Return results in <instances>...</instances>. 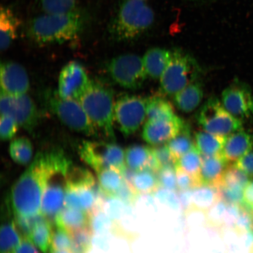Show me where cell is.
Wrapping results in <instances>:
<instances>
[{
  "label": "cell",
  "mask_w": 253,
  "mask_h": 253,
  "mask_svg": "<svg viewBox=\"0 0 253 253\" xmlns=\"http://www.w3.org/2000/svg\"><path fill=\"white\" fill-rule=\"evenodd\" d=\"M79 102L98 130L109 140L115 142V101L112 88L102 82L91 80L89 86Z\"/></svg>",
  "instance_id": "4"
},
{
  "label": "cell",
  "mask_w": 253,
  "mask_h": 253,
  "mask_svg": "<svg viewBox=\"0 0 253 253\" xmlns=\"http://www.w3.org/2000/svg\"><path fill=\"white\" fill-rule=\"evenodd\" d=\"M185 123L177 116L170 119L148 120L142 129V137L153 146L163 145L175 137Z\"/></svg>",
  "instance_id": "15"
},
{
  "label": "cell",
  "mask_w": 253,
  "mask_h": 253,
  "mask_svg": "<svg viewBox=\"0 0 253 253\" xmlns=\"http://www.w3.org/2000/svg\"><path fill=\"white\" fill-rule=\"evenodd\" d=\"M21 25L20 19L12 9L1 6L0 10V47L2 51L7 50L17 39Z\"/></svg>",
  "instance_id": "21"
},
{
  "label": "cell",
  "mask_w": 253,
  "mask_h": 253,
  "mask_svg": "<svg viewBox=\"0 0 253 253\" xmlns=\"http://www.w3.org/2000/svg\"><path fill=\"white\" fill-rule=\"evenodd\" d=\"M147 117V99L138 95L125 94L115 101V123L122 133L128 137L137 132Z\"/></svg>",
  "instance_id": "11"
},
{
  "label": "cell",
  "mask_w": 253,
  "mask_h": 253,
  "mask_svg": "<svg viewBox=\"0 0 253 253\" xmlns=\"http://www.w3.org/2000/svg\"><path fill=\"white\" fill-rule=\"evenodd\" d=\"M99 186L107 197H115L124 181L123 173L114 168L97 172Z\"/></svg>",
  "instance_id": "29"
},
{
  "label": "cell",
  "mask_w": 253,
  "mask_h": 253,
  "mask_svg": "<svg viewBox=\"0 0 253 253\" xmlns=\"http://www.w3.org/2000/svg\"><path fill=\"white\" fill-rule=\"evenodd\" d=\"M138 196L133 188L124 179L121 188H120L115 197L120 199L126 205L130 206L134 203Z\"/></svg>",
  "instance_id": "47"
},
{
  "label": "cell",
  "mask_w": 253,
  "mask_h": 253,
  "mask_svg": "<svg viewBox=\"0 0 253 253\" xmlns=\"http://www.w3.org/2000/svg\"><path fill=\"white\" fill-rule=\"evenodd\" d=\"M203 157L201 168V179L204 185L219 190L223 185L227 163L222 154Z\"/></svg>",
  "instance_id": "19"
},
{
  "label": "cell",
  "mask_w": 253,
  "mask_h": 253,
  "mask_svg": "<svg viewBox=\"0 0 253 253\" xmlns=\"http://www.w3.org/2000/svg\"><path fill=\"white\" fill-rule=\"evenodd\" d=\"M20 126L17 122L7 115H1L0 119V137L2 141L10 140L17 133Z\"/></svg>",
  "instance_id": "43"
},
{
  "label": "cell",
  "mask_w": 253,
  "mask_h": 253,
  "mask_svg": "<svg viewBox=\"0 0 253 253\" xmlns=\"http://www.w3.org/2000/svg\"><path fill=\"white\" fill-rule=\"evenodd\" d=\"M155 195L161 204L173 210H181L178 193L161 188Z\"/></svg>",
  "instance_id": "45"
},
{
  "label": "cell",
  "mask_w": 253,
  "mask_h": 253,
  "mask_svg": "<svg viewBox=\"0 0 253 253\" xmlns=\"http://www.w3.org/2000/svg\"><path fill=\"white\" fill-rule=\"evenodd\" d=\"M172 104L164 94H156L147 99L148 120L173 118L175 117Z\"/></svg>",
  "instance_id": "27"
},
{
  "label": "cell",
  "mask_w": 253,
  "mask_h": 253,
  "mask_svg": "<svg viewBox=\"0 0 253 253\" xmlns=\"http://www.w3.org/2000/svg\"><path fill=\"white\" fill-rule=\"evenodd\" d=\"M253 149V135L241 130L227 136L222 151V156L227 163H236Z\"/></svg>",
  "instance_id": "17"
},
{
  "label": "cell",
  "mask_w": 253,
  "mask_h": 253,
  "mask_svg": "<svg viewBox=\"0 0 253 253\" xmlns=\"http://www.w3.org/2000/svg\"></svg>",
  "instance_id": "55"
},
{
  "label": "cell",
  "mask_w": 253,
  "mask_h": 253,
  "mask_svg": "<svg viewBox=\"0 0 253 253\" xmlns=\"http://www.w3.org/2000/svg\"><path fill=\"white\" fill-rule=\"evenodd\" d=\"M126 182L138 195L156 194L161 189L157 173L149 169L134 172L131 181Z\"/></svg>",
  "instance_id": "24"
},
{
  "label": "cell",
  "mask_w": 253,
  "mask_h": 253,
  "mask_svg": "<svg viewBox=\"0 0 253 253\" xmlns=\"http://www.w3.org/2000/svg\"><path fill=\"white\" fill-rule=\"evenodd\" d=\"M30 239L23 238L13 253H40Z\"/></svg>",
  "instance_id": "50"
},
{
  "label": "cell",
  "mask_w": 253,
  "mask_h": 253,
  "mask_svg": "<svg viewBox=\"0 0 253 253\" xmlns=\"http://www.w3.org/2000/svg\"><path fill=\"white\" fill-rule=\"evenodd\" d=\"M0 112L1 115L11 116L22 127L33 132L40 120V113L33 99L24 94L12 96L1 93Z\"/></svg>",
  "instance_id": "12"
},
{
  "label": "cell",
  "mask_w": 253,
  "mask_h": 253,
  "mask_svg": "<svg viewBox=\"0 0 253 253\" xmlns=\"http://www.w3.org/2000/svg\"><path fill=\"white\" fill-rule=\"evenodd\" d=\"M226 137L206 131L198 132L195 135L196 147L202 156H218L222 153Z\"/></svg>",
  "instance_id": "26"
},
{
  "label": "cell",
  "mask_w": 253,
  "mask_h": 253,
  "mask_svg": "<svg viewBox=\"0 0 253 253\" xmlns=\"http://www.w3.org/2000/svg\"><path fill=\"white\" fill-rule=\"evenodd\" d=\"M23 239L16 226L15 220L5 221L1 227V253H13Z\"/></svg>",
  "instance_id": "32"
},
{
  "label": "cell",
  "mask_w": 253,
  "mask_h": 253,
  "mask_svg": "<svg viewBox=\"0 0 253 253\" xmlns=\"http://www.w3.org/2000/svg\"><path fill=\"white\" fill-rule=\"evenodd\" d=\"M53 224L48 220L38 225L31 234L30 240L43 253L52 251Z\"/></svg>",
  "instance_id": "34"
},
{
  "label": "cell",
  "mask_w": 253,
  "mask_h": 253,
  "mask_svg": "<svg viewBox=\"0 0 253 253\" xmlns=\"http://www.w3.org/2000/svg\"><path fill=\"white\" fill-rule=\"evenodd\" d=\"M201 68L190 53L180 49L171 50V56L160 78L161 92L173 96L192 82L200 79Z\"/></svg>",
  "instance_id": "5"
},
{
  "label": "cell",
  "mask_w": 253,
  "mask_h": 253,
  "mask_svg": "<svg viewBox=\"0 0 253 253\" xmlns=\"http://www.w3.org/2000/svg\"><path fill=\"white\" fill-rule=\"evenodd\" d=\"M47 106L63 125L79 133L97 138L99 130L78 100L63 99L56 92L46 93Z\"/></svg>",
  "instance_id": "7"
},
{
  "label": "cell",
  "mask_w": 253,
  "mask_h": 253,
  "mask_svg": "<svg viewBox=\"0 0 253 253\" xmlns=\"http://www.w3.org/2000/svg\"><path fill=\"white\" fill-rule=\"evenodd\" d=\"M51 253H71L70 252L68 251H52Z\"/></svg>",
  "instance_id": "51"
},
{
  "label": "cell",
  "mask_w": 253,
  "mask_h": 253,
  "mask_svg": "<svg viewBox=\"0 0 253 253\" xmlns=\"http://www.w3.org/2000/svg\"><path fill=\"white\" fill-rule=\"evenodd\" d=\"M243 205L252 211L253 207V179L250 180L243 190Z\"/></svg>",
  "instance_id": "49"
},
{
  "label": "cell",
  "mask_w": 253,
  "mask_h": 253,
  "mask_svg": "<svg viewBox=\"0 0 253 253\" xmlns=\"http://www.w3.org/2000/svg\"><path fill=\"white\" fill-rule=\"evenodd\" d=\"M197 120L204 131L227 137L243 128L242 122L227 111L216 97H211L197 113Z\"/></svg>",
  "instance_id": "8"
},
{
  "label": "cell",
  "mask_w": 253,
  "mask_h": 253,
  "mask_svg": "<svg viewBox=\"0 0 253 253\" xmlns=\"http://www.w3.org/2000/svg\"><path fill=\"white\" fill-rule=\"evenodd\" d=\"M155 14L143 0H124L110 22L111 37L118 42L134 40L153 27Z\"/></svg>",
  "instance_id": "3"
},
{
  "label": "cell",
  "mask_w": 253,
  "mask_h": 253,
  "mask_svg": "<svg viewBox=\"0 0 253 253\" xmlns=\"http://www.w3.org/2000/svg\"><path fill=\"white\" fill-rule=\"evenodd\" d=\"M175 169L178 192L191 191L201 186L189 174L183 171L178 168L175 167Z\"/></svg>",
  "instance_id": "46"
},
{
  "label": "cell",
  "mask_w": 253,
  "mask_h": 253,
  "mask_svg": "<svg viewBox=\"0 0 253 253\" xmlns=\"http://www.w3.org/2000/svg\"><path fill=\"white\" fill-rule=\"evenodd\" d=\"M91 227L82 229L70 233L72 239L71 253H88L93 240Z\"/></svg>",
  "instance_id": "37"
},
{
  "label": "cell",
  "mask_w": 253,
  "mask_h": 253,
  "mask_svg": "<svg viewBox=\"0 0 253 253\" xmlns=\"http://www.w3.org/2000/svg\"><path fill=\"white\" fill-rule=\"evenodd\" d=\"M48 170L45 152H40L12 189L11 202L15 215L28 216L41 213V203Z\"/></svg>",
  "instance_id": "1"
},
{
  "label": "cell",
  "mask_w": 253,
  "mask_h": 253,
  "mask_svg": "<svg viewBox=\"0 0 253 253\" xmlns=\"http://www.w3.org/2000/svg\"><path fill=\"white\" fill-rule=\"evenodd\" d=\"M9 154L16 163L20 165H27L33 158V144L26 137L15 138L9 145Z\"/></svg>",
  "instance_id": "33"
},
{
  "label": "cell",
  "mask_w": 253,
  "mask_h": 253,
  "mask_svg": "<svg viewBox=\"0 0 253 253\" xmlns=\"http://www.w3.org/2000/svg\"><path fill=\"white\" fill-rule=\"evenodd\" d=\"M151 149L160 169L166 167H175L176 161L174 159L167 145L155 146Z\"/></svg>",
  "instance_id": "44"
},
{
  "label": "cell",
  "mask_w": 253,
  "mask_h": 253,
  "mask_svg": "<svg viewBox=\"0 0 253 253\" xmlns=\"http://www.w3.org/2000/svg\"><path fill=\"white\" fill-rule=\"evenodd\" d=\"M252 211H253V208H252Z\"/></svg>",
  "instance_id": "53"
},
{
  "label": "cell",
  "mask_w": 253,
  "mask_h": 253,
  "mask_svg": "<svg viewBox=\"0 0 253 253\" xmlns=\"http://www.w3.org/2000/svg\"><path fill=\"white\" fill-rule=\"evenodd\" d=\"M204 96V84L198 79L174 95L173 102L180 111L189 113L200 105Z\"/></svg>",
  "instance_id": "20"
},
{
  "label": "cell",
  "mask_w": 253,
  "mask_h": 253,
  "mask_svg": "<svg viewBox=\"0 0 253 253\" xmlns=\"http://www.w3.org/2000/svg\"><path fill=\"white\" fill-rule=\"evenodd\" d=\"M221 201L219 190L203 185L192 190V210L199 211L205 214Z\"/></svg>",
  "instance_id": "25"
},
{
  "label": "cell",
  "mask_w": 253,
  "mask_h": 253,
  "mask_svg": "<svg viewBox=\"0 0 253 253\" xmlns=\"http://www.w3.org/2000/svg\"><path fill=\"white\" fill-rule=\"evenodd\" d=\"M171 50L161 47H153L145 52L142 60L148 77L158 79L162 77L169 65Z\"/></svg>",
  "instance_id": "22"
},
{
  "label": "cell",
  "mask_w": 253,
  "mask_h": 253,
  "mask_svg": "<svg viewBox=\"0 0 253 253\" xmlns=\"http://www.w3.org/2000/svg\"><path fill=\"white\" fill-rule=\"evenodd\" d=\"M167 145L176 163L183 155L196 147L187 123H185L181 131L175 137L167 142Z\"/></svg>",
  "instance_id": "30"
},
{
  "label": "cell",
  "mask_w": 253,
  "mask_h": 253,
  "mask_svg": "<svg viewBox=\"0 0 253 253\" xmlns=\"http://www.w3.org/2000/svg\"><path fill=\"white\" fill-rule=\"evenodd\" d=\"M84 26V17L80 11L59 14H44L31 21L28 34L40 45L62 44L80 36Z\"/></svg>",
  "instance_id": "2"
},
{
  "label": "cell",
  "mask_w": 253,
  "mask_h": 253,
  "mask_svg": "<svg viewBox=\"0 0 253 253\" xmlns=\"http://www.w3.org/2000/svg\"><path fill=\"white\" fill-rule=\"evenodd\" d=\"M96 185L94 177L89 170L82 167H71L66 173L68 190L92 188ZM66 189V190H67Z\"/></svg>",
  "instance_id": "31"
},
{
  "label": "cell",
  "mask_w": 253,
  "mask_h": 253,
  "mask_svg": "<svg viewBox=\"0 0 253 253\" xmlns=\"http://www.w3.org/2000/svg\"><path fill=\"white\" fill-rule=\"evenodd\" d=\"M221 103L225 109L241 120L253 118V94L245 82L235 79L221 93Z\"/></svg>",
  "instance_id": "13"
},
{
  "label": "cell",
  "mask_w": 253,
  "mask_h": 253,
  "mask_svg": "<svg viewBox=\"0 0 253 253\" xmlns=\"http://www.w3.org/2000/svg\"><path fill=\"white\" fill-rule=\"evenodd\" d=\"M249 253H253V245L251 246V248H250L249 249Z\"/></svg>",
  "instance_id": "52"
},
{
  "label": "cell",
  "mask_w": 253,
  "mask_h": 253,
  "mask_svg": "<svg viewBox=\"0 0 253 253\" xmlns=\"http://www.w3.org/2000/svg\"><path fill=\"white\" fill-rule=\"evenodd\" d=\"M126 167L135 172L145 169L158 173L160 169L153 151L150 147L141 145H133L125 151Z\"/></svg>",
  "instance_id": "18"
},
{
  "label": "cell",
  "mask_w": 253,
  "mask_h": 253,
  "mask_svg": "<svg viewBox=\"0 0 253 253\" xmlns=\"http://www.w3.org/2000/svg\"><path fill=\"white\" fill-rule=\"evenodd\" d=\"M105 212L114 221L120 219L126 211V205L116 197H107Z\"/></svg>",
  "instance_id": "42"
},
{
  "label": "cell",
  "mask_w": 253,
  "mask_h": 253,
  "mask_svg": "<svg viewBox=\"0 0 253 253\" xmlns=\"http://www.w3.org/2000/svg\"><path fill=\"white\" fill-rule=\"evenodd\" d=\"M143 1H144V0H143Z\"/></svg>",
  "instance_id": "54"
},
{
  "label": "cell",
  "mask_w": 253,
  "mask_h": 253,
  "mask_svg": "<svg viewBox=\"0 0 253 253\" xmlns=\"http://www.w3.org/2000/svg\"><path fill=\"white\" fill-rule=\"evenodd\" d=\"M161 188L178 192L175 167L162 168L157 173Z\"/></svg>",
  "instance_id": "41"
},
{
  "label": "cell",
  "mask_w": 253,
  "mask_h": 253,
  "mask_svg": "<svg viewBox=\"0 0 253 253\" xmlns=\"http://www.w3.org/2000/svg\"><path fill=\"white\" fill-rule=\"evenodd\" d=\"M71 167V161L66 156H60L53 161L46 176L41 203V213L50 222H55L56 217L65 206L67 189L66 173Z\"/></svg>",
  "instance_id": "6"
},
{
  "label": "cell",
  "mask_w": 253,
  "mask_h": 253,
  "mask_svg": "<svg viewBox=\"0 0 253 253\" xmlns=\"http://www.w3.org/2000/svg\"><path fill=\"white\" fill-rule=\"evenodd\" d=\"M202 160L203 157L195 147L179 158L175 167L189 174L199 184L203 186L201 179Z\"/></svg>",
  "instance_id": "28"
},
{
  "label": "cell",
  "mask_w": 253,
  "mask_h": 253,
  "mask_svg": "<svg viewBox=\"0 0 253 253\" xmlns=\"http://www.w3.org/2000/svg\"><path fill=\"white\" fill-rule=\"evenodd\" d=\"M106 69L111 79L126 89H139L148 77L142 58L130 53L112 58L107 63Z\"/></svg>",
  "instance_id": "10"
},
{
  "label": "cell",
  "mask_w": 253,
  "mask_h": 253,
  "mask_svg": "<svg viewBox=\"0 0 253 253\" xmlns=\"http://www.w3.org/2000/svg\"><path fill=\"white\" fill-rule=\"evenodd\" d=\"M90 226L95 235H106L116 228V224L103 211L102 207H98L90 214Z\"/></svg>",
  "instance_id": "35"
},
{
  "label": "cell",
  "mask_w": 253,
  "mask_h": 253,
  "mask_svg": "<svg viewBox=\"0 0 253 253\" xmlns=\"http://www.w3.org/2000/svg\"><path fill=\"white\" fill-rule=\"evenodd\" d=\"M234 165L243 170L250 178H253V149L240 158Z\"/></svg>",
  "instance_id": "48"
},
{
  "label": "cell",
  "mask_w": 253,
  "mask_h": 253,
  "mask_svg": "<svg viewBox=\"0 0 253 253\" xmlns=\"http://www.w3.org/2000/svg\"><path fill=\"white\" fill-rule=\"evenodd\" d=\"M80 156L96 173L109 168L123 173L126 168L125 151L115 142L84 141L80 147Z\"/></svg>",
  "instance_id": "9"
},
{
  "label": "cell",
  "mask_w": 253,
  "mask_h": 253,
  "mask_svg": "<svg viewBox=\"0 0 253 253\" xmlns=\"http://www.w3.org/2000/svg\"><path fill=\"white\" fill-rule=\"evenodd\" d=\"M90 81L81 63L69 62L60 73L57 93L63 99L79 101L89 86Z\"/></svg>",
  "instance_id": "14"
},
{
  "label": "cell",
  "mask_w": 253,
  "mask_h": 253,
  "mask_svg": "<svg viewBox=\"0 0 253 253\" xmlns=\"http://www.w3.org/2000/svg\"><path fill=\"white\" fill-rule=\"evenodd\" d=\"M77 0H40L45 14L65 13L75 10Z\"/></svg>",
  "instance_id": "39"
},
{
  "label": "cell",
  "mask_w": 253,
  "mask_h": 253,
  "mask_svg": "<svg viewBox=\"0 0 253 253\" xmlns=\"http://www.w3.org/2000/svg\"><path fill=\"white\" fill-rule=\"evenodd\" d=\"M1 93L12 96L26 94L30 90V79L23 66L11 61L2 62L0 68Z\"/></svg>",
  "instance_id": "16"
},
{
  "label": "cell",
  "mask_w": 253,
  "mask_h": 253,
  "mask_svg": "<svg viewBox=\"0 0 253 253\" xmlns=\"http://www.w3.org/2000/svg\"><path fill=\"white\" fill-rule=\"evenodd\" d=\"M228 211V204L222 201L217 202L205 214L208 225L219 230L226 228Z\"/></svg>",
  "instance_id": "36"
},
{
  "label": "cell",
  "mask_w": 253,
  "mask_h": 253,
  "mask_svg": "<svg viewBox=\"0 0 253 253\" xmlns=\"http://www.w3.org/2000/svg\"><path fill=\"white\" fill-rule=\"evenodd\" d=\"M67 230L69 233L91 227L90 214L77 209L63 208L53 223Z\"/></svg>",
  "instance_id": "23"
},
{
  "label": "cell",
  "mask_w": 253,
  "mask_h": 253,
  "mask_svg": "<svg viewBox=\"0 0 253 253\" xmlns=\"http://www.w3.org/2000/svg\"><path fill=\"white\" fill-rule=\"evenodd\" d=\"M52 224V251L71 252L72 239L70 233L63 227L59 226L55 223Z\"/></svg>",
  "instance_id": "40"
},
{
  "label": "cell",
  "mask_w": 253,
  "mask_h": 253,
  "mask_svg": "<svg viewBox=\"0 0 253 253\" xmlns=\"http://www.w3.org/2000/svg\"><path fill=\"white\" fill-rule=\"evenodd\" d=\"M250 180V177L243 170L235 165L231 166L227 168L222 187L227 186L244 190Z\"/></svg>",
  "instance_id": "38"
}]
</instances>
